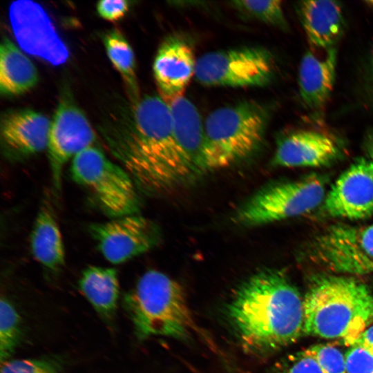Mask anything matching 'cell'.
Masks as SVG:
<instances>
[{
    "instance_id": "1",
    "label": "cell",
    "mask_w": 373,
    "mask_h": 373,
    "mask_svg": "<svg viewBox=\"0 0 373 373\" xmlns=\"http://www.w3.org/2000/svg\"><path fill=\"white\" fill-rule=\"evenodd\" d=\"M128 102L100 128L111 153L146 193H163L185 184L168 103L155 95Z\"/></svg>"
},
{
    "instance_id": "2",
    "label": "cell",
    "mask_w": 373,
    "mask_h": 373,
    "mask_svg": "<svg viewBox=\"0 0 373 373\" xmlns=\"http://www.w3.org/2000/svg\"><path fill=\"white\" fill-rule=\"evenodd\" d=\"M227 318L246 352L262 355L294 343L304 333V303L281 271L265 268L237 288Z\"/></svg>"
},
{
    "instance_id": "3",
    "label": "cell",
    "mask_w": 373,
    "mask_h": 373,
    "mask_svg": "<svg viewBox=\"0 0 373 373\" xmlns=\"http://www.w3.org/2000/svg\"><path fill=\"white\" fill-rule=\"evenodd\" d=\"M304 332L354 345L373 322V292L352 277L321 276L303 298Z\"/></svg>"
},
{
    "instance_id": "4",
    "label": "cell",
    "mask_w": 373,
    "mask_h": 373,
    "mask_svg": "<svg viewBox=\"0 0 373 373\" xmlns=\"http://www.w3.org/2000/svg\"><path fill=\"white\" fill-rule=\"evenodd\" d=\"M137 336L187 340L198 331L186 294L175 280L157 270L146 271L124 297Z\"/></svg>"
},
{
    "instance_id": "5",
    "label": "cell",
    "mask_w": 373,
    "mask_h": 373,
    "mask_svg": "<svg viewBox=\"0 0 373 373\" xmlns=\"http://www.w3.org/2000/svg\"><path fill=\"white\" fill-rule=\"evenodd\" d=\"M269 118L265 105L254 100L210 113L204 123L203 174L227 168L256 152L264 141Z\"/></svg>"
},
{
    "instance_id": "6",
    "label": "cell",
    "mask_w": 373,
    "mask_h": 373,
    "mask_svg": "<svg viewBox=\"0 0 373 373\" xmlns=\"http://www.w3.org/2000/svg\"><path fill=\"white\" fill-rule=\"evenodd\" d=\"M325 180L317 174L260 189L236 211L232 221L257 227L307 213L323 202Z\"/></svg>"
},
{
    "instance_id": "7",
    "label": "cell",
    "mask_w": 373,
    "mask_h": 373,
    "mask_svg": "<svg viewBox=\"0 0 373 373\" xmlns=\"http://www.w3.org/2000/svg\"><path fill=\"white\" fill-rule=\"evenodd\" d=\"M73 180L95 196L113 218L137 214L138 188L128 171L92 146L76 155L70 168Z\"/></svg>"
},
{
    "instance_id": "8",
    "label": "cell",
    "mask_w": 373,
    "mask_h": 373,
    "mask_svg": "<svg viewBox=\"0 0 373 373\" xmlns=\"http://www.w3.org/2000/svg\"><path fill=\"white\" fill-rule=\"evenodd\" d=\"M275 64L271 53L262 46L215 50L197 59L195 77L207 86H264L271 81Z\"/></svg>"
},
{
    "instance_id": "9",
    "label": "cell",
    "mask_w": 373,
    "mask_h": 373,
    "mask_svg": "<svg viewBox=\"0 0 373 373\" xmlns=\"http://www.w3.org/2000/svg\"><path fill=\"white\" fill-rule=\"evenodd\" d=\"M310 256L317 263L336 273H372L373 224L332 225L314 239Z\"/></svg>"
},
{
    "instance_id": "10",
    "label": "cell",
    "mask_w": 373,
    "mask_h": 373,
    "mask_svg": "<svg viewBox=\"0 0 373 373\" xmlns=\"http://www.w3.org/2000/svg\"><path fill=\"white\" fill-rule=\"evenodd\" d=\"M88 230L101 254L113 264H120L144 254L160 241V231L156 224L138 214L93 223Z\"/></svg>"
},
{
    "instance_id": "11",
    "label": "cell",
    "mask_w": 373,
    "mask_h": 373,
    "mask_svg": "<svg viewBox=\"0 0 373 373\" xmlns=\"http://www.w3.org/2000/svg\"><path fill=\"white\" fill-rule=\"evenodd\" d=\"M9 19L19 47L52 66L65 64L70 52L44 8L30 0H18L9 6Z\"/></svg>"
},
{
    "instance_id": "12",
    "label": "cell",
    "mask_w": 373,
    "mask_h": 373,
    "mask_svg": "<svg viewBox=\"0 0 373 373\" xmlns=\"http://www.w3.org/2000/svg\"><path fill=\"white\" fill-rule=\"evenodd\" d=\"M95 140V133L83 111L70 98H62L50 121L46 148L55 190L60 189L65 164L83 150L94 146Z\"/></svg>"
},
{
    "instance_id": "13",
    "label": "cell",
    "mask_w": 373,
    "mask_h": 373,
    "mask_svg": "<svg viewBox=\"0 0 373 373\" xmlns=\"http://www.w3.org/2000/svg\"><path fill=\"white\" fill-rule=\"evenodd\" d=\"M332 217L350 220L373 215V160L361 158L334 182L323 201Z\"/></svg>"
},
{
    "instance_id": "14",
    "label": "cell",
    "mask_w": 373,
    "mask_h": 373,
    "mask_svg": "<svg viewBox=\"0 0 373 373\" xmlns=\"http://www.w3.org/2000/svg\"><path fill=\"white\" fill-rule=\"evenodd\" d=\"M49 119L30 108L8 111L1 119L3 153L11 160H21L47 148Z\"/></svg>"
},
{
    "instance_id": "15",
    "label": "cell",
    "mask_w": 373,
    "mask_h": 373,
    "mask_svg": "<svg viewBox=\"0 0 373 373\" xmlns=\"http://www.w3.org/2000/svg\"><path fill=\"white\" fill-rule=\"evenodd\" d=\"M196 62L192 46L182 36L171 35L162 41L153 71L160 96L166 102L182 95L195 76Z\"/></svg>"
},
{
    "instance_id": "16",
    "label": "cell",
    "mask_w": 373,
    "mask_h": 373,
    "mask_svg": "<svg viewBox=\"0 0 373 373\" xmlns=\"http://www.w3.org/2000/svg\"><path fill=\"white\" fill-rule=\"evenodd\" d=\"M183 162L185 182L203 174L204 125L196 106L183 95L166 102Z\"/></svg>"
},
{
    "instance_id": "17",
    "label": "cell",
    "mask_w": 373,
    "mask_h": 373,
    "mask_svg": "<svg viewBox=\"0 0 373 373\" xmlns=\"http://www.w3.org/2000/svg\"><path fill=\"white\" fill-rule=\"evenodd\" d=\"M336 141L315 130H298L279 139L272 163L283 167H319L339 156Z\"/></svg>"
},
{
    "instance_id": "18",
    "label": "cell",
    "mask_w": 373,
    "mask_h": 373,
    "mask_svg": "<svg viewBox=\"0 0 373 373\" xmlns=\"http://www.w3.org/2000/svg\"><path fill=\"white\" fill-rule=\"evenodd\" d=\"M336 64L334 48L326 50L323 55L316 50L303 55L298 70L300 95L312 111H320L325 107L333 89Z\"/></svg>"
},
{
    "instance_id": "19",
    "label": "cell",
    "mask_w": 373,
    "mask_h": 373,
    "mask_svg": "<svg viewBox=\"0 0 373 373\" xmlns=\"http://www.w3.org/2000/svg\"><path fill=\"white\" fill-rule=\"evenodd\" d=\"M300 18L312 48H334L343 29L341 4L335 1H305L298 6Z\"/></svg>"
},
{
    "instance_id": "20",
    "label": "cell",
    "mask_w": 373,
    "mask_h": 373,
    "mask_svg": "<svg viewBox=\"0 0 373 373\" xmlns=\"http://www.w3.org/2000/svg\"><path fill=\"white\" fill-rule=\"evenodd\" d=\"M30 247L35 259L52 271L65 263V251L60 229L50 206L44 202L39 208L30 235Z\"/></svg>"
},
{
    "instance_id": "21",
    "label": "cell",
    "mask_w": 373,
    "mask_h": 373,
    "mask_svg": "<svg viewBox=\"0 0 373 373\" xmlns=\"http://www.w3.org/2000/svg\"><path fill=\"white\" fill-rule=\"evenodd\" d=\"M37 82V70L30 58L8 37H3L0 47L1 93L6 96L21 95Z\"/></svg>"
},
{
    "instance_id": "22",
    "label": "cell",
    "mask_w": 373,
    "mask_h": 373,
    "mask_svg": "<svg viewBox=\"0 0 373 373\" xmlns=\"http://www.w3.org/2000/svg\"><path fill=\"white\" fill-rule=\"evenodd\" d=\"M79 288L95 311L104 319H112L119 294L117 271L112 267L88 266L82 273Z\"/></svg>"
},
{
    "instance_id": "23",
    "label": "cell",
    "mask_w": 373,
    "mask_h": 373,
    "mask_svg": "<svg viewBox=\"0 0 373 373\" xmlns=\"http://www.w3.org/2000/svg\"><path fill=\"white\" fill-rule=\"evenodd\" d=\"M104 44L107 55L113 66L119 73L127 88L128 101L135 102L140 98L133 50L123 34L117 28L104 36Z\"/></svg>"
},
{
    "instance_id": "24",
    "label": "cell",
    "mask_w": 373,
    "mask_h": 373,
    "mask_svg": "<svg viewBox=\"0 0 373 373\" xmlns=\"http://www.w3.org/2000/svg\"><path fill=\"white\" fill-rule=\"evenodd\" d=\"M22 336L21 317L11 303L4 298L0 302V359L8 361L20 343Z\"/></svg>"
},
{
    "instance_id": "25",
    "label": "cell",
    "mask_w": 373,
    "mask_h": 373,
    "mask_svg": "<svg viewBox=\"0 0 373 373\" xmlns=\"http://www.w3.org/2000/svg\"><path fill=\"white\" fill-rule=\"evenodd\" d=\"M230 4L242 14L260 22L281 29L287 28L281 1L240 0Z\"/></svg>"
},
{
    "instance_id": "26",
    "label": "cell",
    "mask_w": 373,
    "mask_h": 373,
    "mask_svg": "<svg viewBox=\"0 0 373 373\" xmlns=\"http://www.w3.org/2000/svg\"><path fill=\"white\" fill-rule=\"evenodd\" d=\"M303 353L316 361L323 373H346L345 355L332 345H314Z\"/></svg>"
},
{
    "instance_id": "27",
    "label": "cell",
    "mask_w": 373,
    "mask_h": 373,
    "mask_svg": "<svg viewBox=\"0 0 373 373\" xmlns=\"http://www.w3.org/2000/svg\"><path fill=\"white\" fill-rule=\"evenodd\" d=\"M0 373H61V365L50 358L8 360L1 363Z\"/></svg>"
},
{
    "instance_id": "28",
    "label": "cell",
    "mask_w": 373,
    "mask_h": 373,
    "mask_svg": "<svg viewBox=\"0 0 373 373\" xmlns=\"http://www.w3.org/2000/svg\"><path fill=\"white\" fill-rule=\"evenodd\" d=\"M346 373H373V354L354 344L345 354Z\"/></svg>"
},
{
    "instance_id": "29",
    "label": "cell",
    "mask_w": 373,
    "mask_h": 373,
    "mask_svg": "<svg viewBox=\"0 0 373 373\" xmlns=\"http://www.w3.org/2000/svg\"><path fill=\"white\" fill-rule=\"evenodd\" d=\"M129 8L130 2L124 0H103L97 2L96 6L98 15L108 21L119 20Z\"/></svg>"
},
{
    "instance_id": "30",
    "label": "cell",
    "mask_w": 373,
    "mask_h": 373,
    "mask_svg": "<svg viewBox=\"0 0 373 373\" xmlns=\"http://www.w3.org/2000/svg\"><path fill=\"white\" fill-rule=\"evenodd\" d=\"M277 373H323L316 361L303 353L290 358Z\"/></svg>"
},
{
    "instance_id": "31",
    "label": "cell",
    "mask_w": 373,
    "mask_h": 373,
    "mask_svg": "<svg viewBox=\"0 0 373 373\" xmlns=\"http://www.w3.org/2000/svg\"><path fill=\"white\" fill-rule=\"evenodd\" d=\"M370 350L373 349V326L367 328L354 343Z\"/></svg>"
},
{
    "instance_id": "32",
    "label": "cell",
    "mask_w": 373,
    "mask_h": 373,
    "mask_svg": "<svg viewBox=\"0 0 373 373\" xmlns=\"http://www.w3.org/2000/svg\"><path fill=\"white\" fill-rule=\"evenodd\" d=\"M370 155L372 157V160H373V140H372V143L370 144Z\"/></svg>"
},
{
    "instance_id": "33",
    "label": "cell",
    "mask_w": 373,
    "mask_h": 373,
    "mask_svg": "<svg viewBox=\"0 0 373 373\" xmlns=\"http://www.w3.org/2000/svg\"><path fill=\"white\" fill-rule=\"evenodd\" d=\"M367 3H368L371 7H373V1H367Z\"/></svg>"
}]
</instances>
